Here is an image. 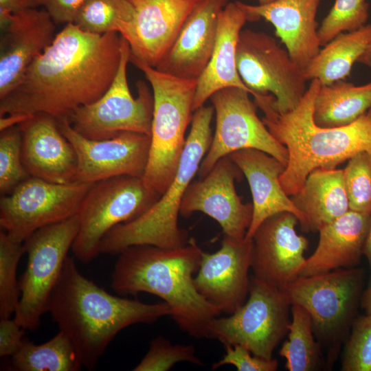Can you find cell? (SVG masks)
<instances>
[{"mask_svg": "<svg viewBox=\"0 0 371 371\" xmlns=\"http://www.w3.org/2000/svg\"><path fill=\"white\" fill-rule=\"evenodd\" d=\"M25 330L14 319L0 320V357H12L21 347Z\"/></svg>", "mask_w": 371, "mask_h": 371, "instance_id": "obj_40", "label": "cell"}, {"mask_svg": "<svg viewBox=\"0 0 371 371\" xmlns=\"http://www.w3.org/2000/svg\"><path fill=\"white\" fill-rule=\"evenodd\" d=\"M190 344H172L162 335L151 340L146 355L133 369V371H167L175 364L187 361L203 366V361L195 354Z\"/></svg>", "mask_w": 371, "mask_h": 371, "instance_id": "obj_37", "label": "cell"}, {"mask_svg": "<svg viewBox=\"0 0 371 371\" xmlns=\"http://www.w3.org/2000/svg\"><path fill=\"white\" fill-rule=\"evenodd\" d=\"M371 107V82L355 85L345 80L320 85L313 106V120L323 128L347 126Z\"/></svg>", "mask_w": 371, "mask_h": 371, "instance_id": "obj_29", "label": "cell"}, {"mask_svg": "<svg viewBox=\"0 0 371 371\" xmlns=\"http://www.w3.org/2000/svg\"><path fill=\"white\" fill-rule=\"evenodd\" d=\"M224 346L225 355L212 364V370L227 364L234 366L238 371H275L278 368V361L273 358L266 359L255 356L247 348L238 344H225Z\"/></svg>", "mask_w": 371, "mask_h": 371, "instance_id": "obj_39", "label": "cell"}, {"mask_svg": "<svg viewBox=\"0 0 371 371\" xmlns=\"http://www.w3.org/2000/svg\"><path fill=\"white\" fill-rule=\"evenodd\" d=\"M369 3L366 0H335L318 27V37L324 46L341 32L357 30L366 25Z\"/></svg>", "mask_w": 371, "mask_h": 371, "instance_id": "obj_34", "label": "cell"}, {"mask_svg": "<svg viewBox=\"0 0 371 371\" xmlns=\"http://www.w3.org/2000/svg\"><path fill=\"white\" fill-rule=\"evenodd\" d=\"M11 357V367L17 371H79L82 367L73 344L61 331L39 345L24 339Z\"/></svg>", "mask_w": 371, "mask_h": 371, "instance_id": "obj_30", "label": "cell"}, {"mask_svg": "<svg viewBox=\"0 0 371 371\" xmlns=\"http://www.w3.org/2000/svg\"><path fill=\"white\" fill-rule=\"evenodd\" d=\"M252 250V239L223 235L218 251L202 253L194 283L197 291L221 313L232 314L247 300Z\"/></svg>", "mask_w": 371, "mask_h": 371, "instance_id": "obj_17", "label": "cell"}, {"mask_svg": "<svg viewBox=\"0 0 371 371\" xmlns=\"http://www.w3.org/2000/svg\"><path fill=\"white\" fill-rule=\"evenodd\" d=\"M129 61L144 74L153 89L151 142L142 179L161 196L176 175L185 147L197 80L161 72L131 55Z\"/></svg>", "mask_w": 371, "mask_h": 371, "instance_id": "obj_6", "label": "cell"}, {"mask_svg": "<svg viewBox=\"0 0 371 371\" xmlns=\"http://www.w3.org/2000/svg\"><path fill=\"white\" fill-rule=\"evenodd\" d=\"M36 3L38 4V5H46V4L48 2V0H36Z\"/></svg>", "mask_w": 371, "mask_h": 371, "instance_id": "obj_47", "label": "cell"}, {"mask_svg": "<svg viewBox=\"0 0 371 371\" xmlns=\"http://www.w3.org/2000/svg\"><path fill=\"white\" fill-rule=\"evenodd\" d=\"M291 199L305 216L302 229L305 232L318 231L350 210L341 169L312 170L302 188Z\"/></svg>", "mask_w": 371, "mask_h": 371, "instance_id": "obj_27", "label": "cell"}, {"mask_svg": "<svg viewBox=\"0 0 371 371\" xmlns=\"http://www.w3.org/2000/svg\"><path fill=\"white\" fill-rule=\"evenodd\" d=\"M245 176L252 195L253 217L245 238L252 237L267 218L283 212L296 216L302 229L306 224L304 214L286 194L280 181L286 165L264 151L246 148L229 155Z\"/></svg>", "mask_w": 371, "mask_h": 371, "instance_id": "obj_24", "label": "cell"}, {"mask_svg": "<svg viewBox=\"0 0 371 371\" xmlns=\"http://www.w3.org/2000/svg\"><path fill=\"white\" fill-rule=\"evenodd\" d=\"M25 253L23 243L12 240L0 232V318H10L15 313L21 297L16 269Z\"/></svg>", "mask_w": 371, "mask_h": 371, "instance_id": "obj_33", "label": "cell"}, {"mask_svg": "<svg viewBox=\"0 0 371 371\" xmlns=\"http://www.w3.org/2000/svg\"><path fill=\"white\" fill-rule=\"evenodd\" d=\"M236 66L251 95H273V106L280 113L293 110L308 88L304 71L294 63L287 50L265 32L241 30Z\"/></svg>", "mask_w": 371, "mask_h": 371, "instance_id": "obj_12", "label": "cell"}, {"mask_svg": "<svg viewBox=\"0 0 371 371\" xmlns=\"http://www.w3.org/2000/svg\"><path fill=\"white\" fill-rule=\"evenodd\" d=\"M135 10L128 0H87L74 24L85 32H117L129 45L134 38Z\"/></svg>", "mask_w": 371, "mask_h": 371, "instance_id": "obj_31", "label": "cell"}, {"mask_svg": "<svg viewBox=\"0 0 371 371\" xmlns=\"http://www.w3.org/2000/svg\"><path fill=\"white\" fill-rule=\"evenodd\" d=\"M363 255H364L368 260L370 273H371V214H370V226L365 242Z\"/></svg>", "mask_w": 371, "mask_h": 371, "instance_id": "obj_44", "label": "cell"}, {"mask_svg": "<svg viewBox=\"0 0 371 371\" xmlns=\"http://www.w3.org/2000/svg\"><path fill=\"white\" fill-rule=\"evenodd\" d=\"M360 305L365 311L366 314L371 315V284L363 292Z\"/></svg>", "mask_w": 371, "mask_h": 371, "instance_id": "obj_43", "label": "cell"}, {"mask_svg": "<svg viewBox=\"0 0 371 371\" xmlns=\"http://www.w3.org/2000/svg\"><path fill=\"white\" fill-rule=\"evenodd\" d=\"M370 214L349 210L345 214L323 226L319 242L300 276H308L339 269L356 267L361 260Z\"/></svg>", "mask_w": 371, "mask_h": 371, "instance_id": "obj_26", "label": "cell"}, {"mask_svg": "<svg viewBox=\"0 0 371 371\" xmlns=\"http://www.w3.org/2000/svg\"><path fill=\"white\" fill-rule=\"evenodd\" d=\"M93 183L59 184L30 177L0 199V225L13 240L23 243L37 229L78 214Z\"/></svg>", "mask_w": 371, "mask_h": 371, "instance_id": "obj_13", "label": "cell"}, {"mask_svg": "<svg viewBox=\"0 0 371 371\" xmlns=\"http://www.w3.org/2000/svg\"><path fill=\"white\" fill-rule=\"evenodd\" d=\"M343 352L341 370L371 371V315L357 316Z\"/></svg>", "mask_w": 371, "mask_h": 371, "instance_id": "obj_38", "label": "cell"}, {"mask_svg": "<svg viewBox=\"0 0 371 371\" xmlns=\"http://www.w3.org/2000/svg\"><path fill=\"white\" fill-rule=\"evenodd\" d=\"M275 0H258L259 5H265Z\"/></svg>", "mask_w": 371, "mask_h": 371, "instance_id": "obj_46", "label": "cell"}, {"mask_svg": "<svg viewBox=\"0 0 371 371\" xmlns=\"http://www.w3.org/2000/svg\"><path fill=\"white\" fill-rule=\"evenodd\" d=\"M214 115L212 105H203L194 111L190 131L173 180L145 212L111 229L101 240L100 253L118 255L134 245L173 249L188 243V232L180 228L178 224L180 206L186 190L210 146Z\"/></svg>", "mask_w": 371, "mask_h": 371, "instance_id": "obj_5", "label": "cell"}, {"mask_svg": "<svg viewBox=\"0 0 371 371\" xmlns=\"http://www.w3.org/2000/svg\"><path fill=\"white\" fill-rule=\"evenodd\" d=\"M0 100L19 82L34 60L54 41L55 25L47 10L0 9Z\"/></svg>", "mask_w": 371, "mask_h": 371, "instance_id": "obj_19", "label": "cell"}, {"mask_svg": "<svg viewBox=\"0 0 371 371\" xmlns=\"http://www.w3.org/2000/svg\"><path fill=\"white\" fill-rule=\"evenodd\" d=\"M48 312L89 370H94L120 331L171 315L170 307L164 301L146 304L109 293L85 277L69 256L52 292Z\"/></svg>", "mask_w": 371, "mask_h": 371, "instance_id": "obj_2", "label": "cell"}, {"mask_svg": "<svg viewBox=\"0 0 371 371\" xmlns=\"http://www.w3.org/2000/svg\"><path fill=\"white\" fill-rule=\"evenodd\" d=\"M87 0H48L46 10L54 23H74Z\"/></svg>", "mask_w": 371, "mask_h": 371, "instance_id": "obj_41", "label": "cell"}, {"mask_svg": "<svg viewBox=\"0 0 371 371\" xmlns=\"http://www.w3.org/2000/svg\"><path fill=\"white\" fill-rule=\"evenodd\" d=\"M249 16L238 1L229 2L218 16V30L210 60L197 79L193 111L205 105L215 92L238 87L251 91L242 81L236 66V50L240 33Z\"/></svg>", "mask_w": 371, "mask_h": 371, "instance_id": "obj_25", "label": "cell"}, {"mask_svg": "<svg viewBox=\"0 0 371 371\" xmlns=\"http://www.w3.org/2000/svg\"><path fill=\"white\" fill-rule=\"evenodd\" d=\"M343 170L349 209L371 214V154L355 155Z\"/></svg>", "mask_w": 371, "mask_h": 371, "instance_id": "obj_36", "label": "cell"}, {"mask_svg": "<svg viewBox=\"0 0 371 371\" xmlns=\"http://www.w3.org/2000/svg\"><path fill=\"white\" fill-rule=\"evenodd\" d=\"M291 313L288 339L279 355L286 359L285 368L289 371L316 370L321 363V345L315 339L311 316L297 304H291Z\"/></svg>", "mask_w": 371, "mask_h": 371, "instance_id": "obj_32", "label": "cell"}, {"mask_svg": "<svg viewBox=\"0 0 371 371\" xmlns=\"http://www.w3.org/2000/svg\"><path fill=\"white\" fill-rule=\"evenodd\" d=\"M370 43L371 24L339 34L320 49L304 69L306 79H317L322 85L346 80L350 75L353 65Z\"/></svg>", "mask_w": 371, "mask_h": 371, "instance_id": "obj_28", "label": "cell"}, {"mask_svg": "<svg viewBox=\"0 0 371 371\" xmlns=\"http://www.w3.org/2000/svg\"><path fill=\"white\" fill-rule=\"evenodd\" d=\"M291 306L283 290L252 276L246 302L229 316L212 320V339L241 345L255 356L271 359L288 333Z\"/></svg>", "mask_w": 371, "mask_h": 371, "instance_id": "obj_10", "label": "cell"}, {"mask_svg": "<svg viewBox=\"0 0 371 371\" xmlns=\"http://www.w3.org/2000/svg\"><path fill=\"white\" fill-rule=\"evenodd\" d=\"M320 85L318 80H311L298 105L285 113L275 109L273 95L256 93L253 96L264 113L263 123L288 150V162L280 181L289 196L300 191L312 170L335 169L359 153L371 154V107L347 126L320 127L313 115Z\"/></svg>", "mask_w": 371, "mask_h": 371, "instance_id": "obj_4", "label": "cell"}, {"mask_svg": "<svg viewBox=\"0 0 371 371\" xmlns=\"http://www.w3.org/2000/svg\"><path fill=\"white\" fill-rule=\"evenodd\" d=\"M229 0H198L175 42L155 67L169 75L197 80L216 42L218 16Z\"/></svg>", "mask_w": 371, "mask_h": 371, "instance_id": "obj_21", "label": "cell"}, {"mask_svg": "<svg viewBox=\"0 0 371 371\" xmlns=\"http://www.w3.org/2000/svg\"><path fill=\"white\" fill-rule=\"evenodd\" d=\"M38 5L36 0H0V9L15 12Z\"/></svg>", "mask_w": 371, "mask_h": 371, "instance_id": "obj_42", "label": "cell"}, {"mask_svg": "<svg viewBox=\"0 0 371 371\" xmlns=\"http://www.w3.org/2000/svg\"><path fill=\"white\" fill-rule=\"evenodd\" d=\"M135 10L131 56L155 67L175 42L198 0H128Z\"/></svg>", "mask_w": 371, "mask_h": 371, "instance_id": "obj_23", "label": "cell"}, {"mask_svg": "<svg viewBox=\"0 0 371 371\" xmlns=\"http://www.w3.org/2000/svg\"><path fill=\"white\" fill-rule=\"evenodd\" d=\"M122 39L117 32L94 34L67 23L0 100V116L27 120L45 113L59 118L96 101L116 76Z\"/></svg>", "mask_w": 371, "mask_h": 371, "instance_id": "obj_1", "label": "cell"}, {"mask_svg": "<svg viewBox=\"0 0 371 371\" xmlns=\"http://www.w3.org/2000/svg\"><path fill=\"white\" fill-rule=\"evenodd\" d=\"M299 221L289 212L265 219L254 233L251 267L254 276L284 290L305 265L308 241L297 234Z\"/></svg>", "mask_w": 371, "mask_h": 371, "instance_id": "obj_18", "label": "cell"}, {"mask_svg": "<svg viewBox=\"0 0 371 371\" xmlns=\"http://www.w3.org/2000/svg\"><path fill=\"white\" fill-rule=\"evenodd\" d=\"M56 119L60 131L76 153V181L94 183L122 175L142 178L149 157L150 136L123 132L110 139H91L77 133L67 117Z\"/></svg>", "mask_w": 371, "mask_h": 371, "instance_id": "obj_15", "label": "cell"}, {"mask_svg": "<svg viewBox=\"0 0 371 371\" xmlns=\"http://www.w3.org/2000/svg\"><path fill=\"white\" fill-rule=\"evenodd\" d=\"M18 125L23 164L30 177L59 184L76 181V153L56 117L38 113Z\"/></svg>", "mask_w": 371, "mask_h": 371, "instance_id": "obj_20", "label": "cell"}, {"mask_svg": "<svg viewBox=\"0 0 371 371\" xmlns=\"http://www.w3.org/2000/svg\"><path fill=\"white\" fill-rule=\"evenodd\" d=\"M22 135L19 125L1 131L0 193L12 192L30 176L24 168L21 155Z\"/></svg>", "mask_w": 371, "mask_h": 371, "instance_id": "obj_35", "label": "cell"}, {"mask_svg": "<svg viewBox=\"0 0 371 371\" xmlns=\"http://www.w3.org/2000/svg\"><path fill=\"white\" fill-rule=\"evenodd\" d=\"M358 63H361L371 69V43L358 60Z\"/></svg>", "mask_w": 371, "mask_h": 371, "instance_id": "obj_45", "label": "cell"}, {"mask_svg": "<svg viewBox=\"0 0 371 371\" xmlns=\"http://www.w3.org/2000/svg\"><path fill=\"white\" fill-rule=\"evenodd\" d=\"M363 283V270L353 267L299 276L283 291L291 304L309 313L317 341L330 346L335 356L357 317Z\"/></svg>", "mask_w": 371, "mask_h": 371, "instance_id": "obj_7", "label": "cell"}, {"mask_svg": "<svg viewBox=\"0 0 371 371\" xmlns=\"http://www.w3.org/2000/svg\"><path fill=\"white\" fill-rule=\"evenodd\" d=\"M159 197L140 177L122 175L94 183L78 213L79 231L71 247L76 258L85 264L92 261L111 229L136 218Z\"/></svg>", "mask_w": 371, "mask_h": 371, "instance_id": "obj_9", "label": "cell"}, {"mask_svg": "<svg viewBox=\"0 0 371 371\" xmlns=\"http://www.w3.org/2000/svg\"><path fill=\"white\" fill-rule=\"evenodd\" d=\"M250 93L238 87H228L210 97L216 117L210 146L198 171L205 177L221 157L246 148H255L273 156L286 166V148L269 132L256 113Z\"/></svg>", "mask_w": 371, "mask_h": 371, "instance_id": "obj_14", "label": "cell"}, {"mask_svg": "<svg viewBox=\"0 0 371 371\" xmlns=\"http://www.w3.org/2000/svg\"><path fill=\"white\" fill-rule=\"evenodd\" d=\"M79 226L76 214L37 229L23 242L27 264L19 280L21 297L14 318L25 330H37L42 316L48 312Z\"/></svg>", "mask_w": 371, "mask_h": 371, "instance_id": "obj_8", "label": "cell"}, {"mask_svg": "<svg viewBox=\"0 0 371 371\" xmlns=\"http://www.w3.org/2000/svg\"><path fill=\"white\" fill-rule=\"evenodd\" d=\"M130 55L129 43L122 37L120 63L111 86L96 101L78 107L67 117L71 127L83 137L100 140L123 132L151 135L153 93L144 81L139 80L137 97L131 94L126 75Z\"/></svg>", "mask_w": 371, "mask_h": 371, "instance_id": "obj_11", "label": "cell"}, {"mask_svg": "<svg viewBox=\"0 0 371 371\" xmlns=\"http://www.w3.org/2000/svg\"><path fill=\"white\" fill-rule=\"evenodd\" d=\"M320 0H275L265 5L238 1L250 21L271 23L291 59L304 71L320 50L316 14Z\"/></svg>", "mask_w": 371, "mask_h": 371, "instance_id": "obj_22", "label": "cell"}, {"mask_svg": "<svg viewBox=\"0 0 371 371\" xmlns=\"http://www.w3.org/2000/svg\"><path fill=\"white\" fill-rule=\"evenodd\" d=\"M203 251L194 238L186 245L173 249L129 247L118 254L111 286L121 295L148 293L161 298L181 330L197 339H212V322L221 313L197 291L194 283Z\"/></svg>", "mask_w": 371, "mask_h": 371, "instance_id": "obj_3", "label": "cell"}, {"mask_svg": "<svg viewBox=\"0 0 371 371\" xmlns=\"http://www.w3.org/2000/svg\"><path fill=\"white\" fill-rule=\"evenodd\" d=\"M243 173L229 155L221 157L203 177L190 184L180 206V214L188 217L203 212L215 220L224 235L245 238L253 217V205L238 195L236 180Z\"/></svg>", "mask_w": 371, "mask_h": 371, "instance_id": "obj_16", "label": "cell"}]
</instances>
